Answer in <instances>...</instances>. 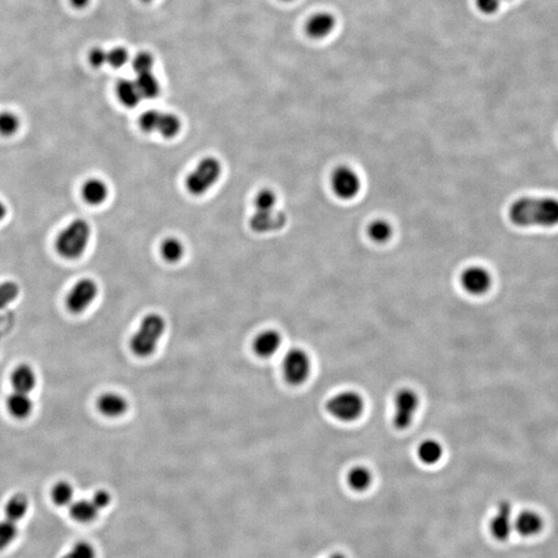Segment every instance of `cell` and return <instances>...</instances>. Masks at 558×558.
Listing matches in <instances>:
<instances>
[{
	"label": "cell",
	"instance_id": "83f0119b",
	"mask_svg": "<svg viewBox=\"0 0 558 558\" xmlns=\"http://www.w3.org/2000/svg\"><path fill=\"white\" fill-rule=\"evenodd\" d=\"M162 257L169 263H176L183 257L184 246L176 238H166L161 245Z\"/></svg>",
	"mask_w": 558,
	"mask_h": 558
},
{
	"label": "cell",
	"instance_id": "7c38bea8",
	"mask_svg": "<svg viewBox=\"0 0 558 558\" xmlns=\"http://www.w3.org/2000/svg\"><path fill=\"white\" fill-rule=\"evenodd\" d=\"M286 215L277 209L255 210L251 217L250 228L257 233L277 232L286 224Z\"/></svg>",
	"mask_w": 558,
	"mask_h": 558
},
{
	"label": "cell",
	"instance_id": "60d3db41",
	"mask_svg": "<svg viewBox=\"0 0 558 558\" xmlns=\"http://www.w3.org/2000/svg\"><path fill=\"white\" fill-rule=\"evenodd\" d=\"M6 214H8V208H6V204L0 200V222L6 219Z\"/></svg>",
	"mask_w": 558,
	"mask_h": 558
},
{
	"label": "cell",
	"instance_id": "603a6c76",
	"mask_svg": "<svg viewBox=\"0 0 558 558\" xmlns=\"http://www.w3.org/2000/svg\"><path fill=\"white\" fill-rule=\"evenodd\" d=\"M116 95L120 103L128 108H135L143 99L135 82L128 79L118 82Z\"/></svg>",
	"mask_w": 558,
	"mask_h": 558
},
{
	"label": "cell",
	"instance_id": "2e32d148",
	"mask_svg": "<svg viewBox=\"0 0 558 558\" xmlns=\"http://www.w3.org/2000/svg\"><path fill=\"white\" fill-rule=\"evenodd\" d=\"M335 25L336 21L334 16L326 12L317 13L309 18L305 26L306 33L313 39H324L331 35Z\"/></svg>",
	"mask_w": 558,
	"mask_h": 558
},
{
	"label": "cell",
	"instance_id": "1f68e13d",
	"mask_svg": "<svg viewBox=\"0 0 558 558\" xmlns=\"http://www.w3.org/2000/svg\"><path fill=\"white\" fill-rule=\"evenodd\" d=\"M19 295L20 286L17 282L10 280L0 284V310L12 304Z\"/></svg>",
	"mask_w": 558,
	"mask_h": 558
},
{
	"label": "cell",
	"instance_id": "7a4b0ae2",
	"mask_svg": "<svg viewBox=\"0 0 558 558\" xmlns=\"http://www.w3.org/2000/svg\"><path fill=\"white\" fill-rule=\"evenodd\" d=\"M90 237V224L85 219H75L57 235L54 242L55 250L63 259H79L87 250Z\"/></svg>",
	"mask_w": 558,
	"mask_h": 558
},
{
	"label": "cell",
	"instance_id": "74e56055",
	"mask_svg": "<svg viewBox=\"0 0 558 558\" xmlns=\"http://www.w3.org/2000/svg\"><path fill=\"white\" fill-rule=\"evenodd\" d=\"M475 4L482 13L491 15L499 10L500 0H475Z\"/></svg>",
	"mask_w": 558,
	"mask_h": 558
},
{
	"label": "cell",
	"instance_id": "277c9868",
	"mask_svg": "<svg viewBox=\"0 0 558 558\" xmlns=\"http://www.w3.org/2000/svg\"><path fill=\"white\" fill-rule=\"evenodd\" d=\"M326 410L334 419L344 423L357 421L365 410L361 394L353 390L341 391L327 400Z\"/></svg>",
	"mask_w": 558,
	"mask_h": 558
},
{
	"label": "cell",
	"instance_id": "8fae6325",
	"mask_svg": "<svg viewBox=\"0 0 558 558\" xmlns=\"http://www.w3.org/2000/svg\"><path fill=\"white\" fill-rule=\"evenodd\" d=\"M460 284L468 294L481 296L488 292L492 279L490 273L483 267L473 266L462 272Z\"/></svg>",
	"mask_w": 558,
	"mask_h": 558
},
{
	"label": "cell",
	"instance_id": "d6a6232c",
	"mask_svg": "<svg viewBox=\"0 0 558 558\" xmlns=\"http://www.w3.org/2000/svg\"><path fill=\"white\" fill-rule=\"evenodd\" d=\"M277 193L269 188H265L257 193L255 199V210H271V209L277 208Z\"/></svg>",
	"mask_w": 558,
	"mask_h": 558
},
{
	"label": "cell",
	"instance_id": "d6986e66",
	"mask_svg": "<svg viewBox=\"0 0 558 558\" xmlns=\"http://www.w3.org/2000/svg\"><path fill=\"white\" fill-rule=\"evenodd\" d=\"M6 404L11 416L18 420H23L30 417L33 408H35L30 395L26 393L17 392V391H14L12 394L8 395Z\"/></svg>",
	"mask_w": 558,
	"mask_h": 558
},
{
	"label": "cell",
	"instance_id": "4316f807",
	"mask_svg": "<svg viewBox=\"0 0 558 558\" xmlns=\"http://www.w3.org/2000/svg\"><path fill=\"white\" fill-rule=\"evenodd\" d=\"M74 488L66 481L57 482L51 491L53 502L59 507L70 506L74 499Z\"/></svg>",
	"mask_w": 558,
	"mask_h": 558
},
{
	"label": "cell",
	"instance_id": "44dd1931",
	"mask_svg": "<svg viewBox=\"0 0 558 558\" xmlns=\"http://www.w3.org/2000/svg\"><path fill=\"white\" fill-rule=\"evenodd\" d=\"M30 504V499L25 495L17 493L6 502L4 506V516L10 521L18 523L28 515Z\"/></svg>",
	"mask_w": 558,
	"mask_h": 558
},
{
	"label": "cell",
	"instance_id": "6da1fadb",
	"mask_svg": "<svg viewBox=\"0 0 558 558\" xmlns=\"http://www.w3.org/2000/svg\"><path fill=\"white\" fill-rule=\"evenodd\" d=\"M511 222L519 226H553L558 224V200L524 197L509 208Z\"/></svg>",
	"mask_w": 558,
	"mask_h": 558
},
{
	"label": "cell",
	"instance_id": "9a60e30c",
	"mask_svg": "<svg viewBox=\"0 0 558 558\" xmlns=\"http://www.w3.org/2000/svg\"><path fill=\"white\" fill-rule=\"evenodd\" d=\"M512 508L507 502H500L497 508V514L491 521L490 529L493 537L497 541H506L512 530V521H511Z\"/></svg>",
	"mask_w": 558,
	"mask_h": 558
},
{
	"label": "cell",
	"instance_id": "ab89813d",
	"mask_svg": "<svg viewBox=\"0 0 558 558\" xmlns=\"http://www.w3.org/2000/svg\"><path fill=\"white\" fill-rule=\"evenodd\" d=\"M70 1L74 8H78V10H83L86 6H89L91 0H70Z\"/></svg>",
	"mask_w": 558,
	"mask_h": 558
},
{
	"label": "cell",
	"instance_id": "e575fe53",
	"mask_svg": "<svg viewBox=\"0 0 558 558\" xmlns=\"http://www.w3.org/2000/svg\"><path fill=\"white\" fill-rule=\"evenodd\" d=\"M128 60H130V54L123 47H115L108 51V62L107 63L112 68H121L122 66L128 63Z\"/></svg>",
	"mask_w": 558,
	"mask_h": 558
},
{
	"label": "cell",
	"instance_id": "9c48e42d",
	"mask_svg": "<svg viewBox=\"0 0 558 558\" xmlns=\"http://www.w3.org/2000/svg\"><path fill=\"white\" fill-rule=\"evenodd\" d=\"M99 295V286L97 282L91 279L78 280L72 286L66 297V306L75 315L84 313L90 308L91 304Z\"/></svg>",
	"mask_w": 558,
	"mask_h": 558
},
{
	"label": "cell",
	"instance_id": "f546056e",
	"mask_svg": "<svg viewBox=\"0 0 558 558\" xmlns=\"http://www.w3.org/2000/svg\"><path fill=\"white\" fill-rule=\"evenodd\" d=\"M368 236L372 241L377 243H384L392 237L393 229L388 222L384 219H377L369 224Z\"/></svg>",
	"mask_w": 558,
	"mask_h": 558
},
{
	"label": "cell",
	"instance_id": "5b68a950",
	"mask_svg": "<svg viewBox=\"0 0 558 558\" xmlns=\"http://www.w3.org/2000/svg\"><path fill=\"white\" fill-rule=\"evenodd\" d=\"M222 175V164L215 157H206L188 175L186 190L193 195H203L209 191Z\"/></svg>",
	"mask_w": 558,
	"mask_h": 558
},
{
	"label": "cell",
	"instance_id": "484cf974",
	"mask_svg": "<svg viewBox=\"0 0 558 558\" xmlns=\"http://www.w3.org/2000/svg\"><path fill=\"white\" fill-rule=\"evenodd\" d=\"M135 82L140 93H141L142 99H153L159 97V92H161V85L152 72L137 75Z\"/></svg>",
	"mask_w": 558,
	"mask_h": 558
},
{
	"label": "cell",
	"instance_id": "f35d334b",
	"mask_svg": "<svg viewBox=\"0 0 558 558\" xmlns=\"http://www.w3.org/2000/svg\"><path fill=\"white\" fill-rule=\"evenodd\" d=\"M91 502L95 504V507H97L99 511L103 510V509L107 508V507L110 504V493L106 490H97V492L93 495Z\"/></svg>",
	"mask_w": 558,
	"mask_h": 558
},
{
	"label": "cell",
	"instance_id": "5bb4252c",
	"mask_svg": "<svg viewBox=\"0 0 558 558\" xmlns=\"http://www.w3.org/2000/svg\"><path fill=\"white\" fill-rule=\"evenodd\" d=\"M97 408L106 417L118 418L128 411V402L126 397L118 393L107 392L97 399Z\"/></svg>",
	"mask_w": 558,
	"mask_h": 558
},
{
	"label": "cell",
	"instance_id": "f1b7e54d",
	"mask_svg": "<svg viewBox=\"0 0 558 558\" xmlns=\"http://www.w3.org/2000/svg\"><path fill=\"white\" fill-rule=\"evenodd\" d=\"M21 120L12 111H0V135L10 138L19 132Z\"/></svg>",
	"mask_w": 558,
	"mask_h": 558
},
{
	"label": "cell",
	"instance_id": "ac0fdd59",
	"mask_svg": "<svg viewBox=\"0 0 558 558\" xmlns=\"http://www.w3.org/2000/svg\"><path fill=\"white\" fill-rule=\"evenodd\" d=\"M11 382L15 391L30 394L37 386V373L28 364H21L13 371Z\"/></svg>",
	"mask_w": 558,
	"mask_h": 558
},
{
	"label": "cell",
	"instance_id": "e0dca14e",
	"mask_svg": "<svg viewBox=\"0 0 558 558\" xmlns=\"http://www.w3.org/2000/svg\"><path fill=\"white\" fill-rule=\"evenodd\" d=\"M82 199L89 205L99 206L106 202L109 188L104 181L99 178H90L81 188Z\"/></svg>",
	"mask_w": 558,
	"mask_h": 558
},
{
	"label": "cell",
	"instance_id": "7bdbcfd3",
	"mask_svg": "<svg viewBox=\"0 0 558 558\" xmlns=\"http://www.w3.org/2000/svg\"><path fill=\"white\" fill-rule=\"evenodd\" d=\"M142 1H143V2H147V4H148V2L153 1V0H142Z\"/></svg>",
	"mask_w": 558,
	"mask_h": 558
},
{
	"label": "cell",
	"instance_id": "7402d4cb",
	"mask_svg": "<svg viewBox=\"0 0 558 558\" xmlns=\"http://www.w3.org/2000/svg\"><path fill=\"white\" fill-rule=\"evenodd\" d=\"M417 455L422 463L433 466L441 461L444 456V448L437 439H425L418 446Z\"/></svg>",
	"mask_w": 558,
	"mask_h": 558
},
{
	"label": "cell",
	"instance_id": "cb8c5ba5",
	"mask_svg": "<svg viewBox=\"0 0 558 558\" xmlns=\"http://www.w3.org/2000/svg\"><path fill=\"white\" fill-rule=\"evenodd\" d=\"M99 509L88 499H80L70 504V515L79 523L92 522L99 515Z\"/></svg>",
	"mask_w": 558,
	"mask_h": 558
},
{
	"label": "cell",
	"instance_id": "4fadbf2b",
	"mask_svg": "<svg viewBox=\"0 0 558 558\" xmlns=\"http://www.w3.org/2000/svg\"><path fill=\"white\" fill-rule=\"evenodd\" d=\"M282 344V337L279 332L273 329L264 330L257 334L253 344V352L261 358H270L279 352Z\"/></svg>",
	"mask_w": 558,
	"mask_h": 558
},
{
	"label": "cell",
	"instance_id": "d590c367",
	"mask_svg": "<svg viewBox=\"0 0 558 558\" xmlns=\"http://www.w3.org/2000/svg\"><path fill=\"white\" fill-rule=\"evenodd\" d=\"M153 64H154V59L148 52H140L133 59V71L137 75L152 72Z\"/></svg>",
	"mask_w": 558,
	"mask_h": 558
},
{
	"label": "cell",
	"instance_id": "ee69618b",
	"mask_svg": "<svg viewBox=\"0 0 558 558\" xmlns=\"http://www.w3.org/2000/svg\"><path fill=\"white\" fill-rule=\"evenodd\" d=\"M281 1L289 2V1H293V0H281Z\"/></svg>",
	"mask_w": 558,
	"mask_h": 558
},
{
	"label": "cell",
	"instance_id": "3957f363",
	"mask_svg": "<svg viewBox=\"0 0 558 558\" xmlns=\"http://www.w3.org/2000/svg\"><path fill=\"white\" fill-rule=\"evenodd\" d=\"M166 323L159 313L146 315L130 340V348L137 357L146 358L152 355L159 346Z\"/></svg>",
	"mask_w": 558,
	"mask_h": 558
},
{
	"label": "cell",
	"instance_id": "30bf717a",
	"mask_svg": "<svg viewBox=\"0 0 558 558\" xmlns=\"http://www.w3.org/2000/svg\"><path fill=\"white\" fill-rule=\"evenodd\" d=\"M331 188L339 199L353 200L361 190V179L350 166H338L331 176Z\"/></svg>",
	"mask_w": 558,
	"mask_h": 558
},
{
	"label": "cell",
	"instance_id": "4dcf8cb0",
	"mask_svg": "<svg viewBox=\"0 0 558 558\" xmlns=\"http://www.w3.org/2000/svg\"><path fill=\"white\" fill-rule=\"evenodd\" d=\"M18 523L4 518L0 521V552L11 546L19 535Z\"/></svg>",
	"mask_w": 558,
	"mask_h": 558
},
{
	"label": "cell",
	"instance_id": "b9f144b4",
	"mask_svg": "<svg viewBox=\"0 0 558 558\" xmlns=\"http://www.w3.org/2000/svg\"><path fill=\"white\" fill-rule=\"evenodd\" d=\"M329 558H346V557H344V554H341V553H334V554L331 555V557Z\"/></svg>",
	"mask_w": 558,
	"mask_h": 558
},
{
	"label": "cell",
	"instance_id": "8d00e7d4",
	"mask_svg": "<svg viewBox=\"0 0 558 558\" xmlns=\"http://www.w3.org/2000/svg\"><path fill=\"white\" fill-rule=\"evenodd\" d=\"M88 60L92 68H103L104 64L108 62V51L104 50L101 47L91 49L90 52H89Z\"/></svg>",
	"mask_w": 558,
	"mask_h": 558
},
{
	"label": "cell",
	"instance_id": "ba28073f",
	"mask_svg": "<svg viewBox=\"0 0 558 558\" xmlns=\"http://www.w3.org/2000/svg\"><path fill=\"white\" fill-rule=\"evenodd\" d=\"M140 128L146 133H159L166 139L176 137L181 130L177 115L157 110L145 111L139 118Z\"/></svg>",
	"mask_w": 558,
	"mask_h": 558
},
{
	"label": "cell",
	"instance_id": "d4e9b609",
	"mask_svg": "<svg viewBox=\"0 0 558 558\" xmlns=\"http://www.w3.org/2000/svg\"><path fill=\"white\" fill-rule=\"evenodd\" d=\"M348 486L357 492L368 490L372 484V473L365 466H353L346 477Z\"/></svg>",
	"mask_w": 558,
	"mask_h": 558
},
{
	"label": "cell",
	"instance_id": "ffe728a7",
	"mask_svg": "<svg viewBox=\"0 0 558 558\" xmlns=\"http://www.w3.org/2000/svg\"><path fill=\"white\" fill-rule=\"evenodd\" d=\"M544 521L541 516L533 511H524L515 521L516 530L523 537H533L541 533Z\"/></svg>",
	"mask_w": 558,
	"mask_h": 558
},
{
	"label": "cell",
	"instance_id": "52a82bcc",
	"mask_svg": "<svg viewBox=\"0 0 558 558\" xmlns=\"http://www.w3.org/2000/svg\"><path fill=\"white\" fill-rule=\"evenodd\" d=\"M281 368L286 381L292 386H300L308 382L310 375V357L302 348H291L282 359Z\"/></svg>",
	"mask_w": 558,
	"mask_h": 558
},
{
	"label": "cell",
	"instance_id": "8992f818",
	"mask_svg": "<svg viewBox=\"0 0 558 558\" xmlns=\"http://www.w3.org/2000/svg\"><path fill=\"white\" fill-rule=\"evenodd\" d=\"M417 393L410 388L398 390L393 400V424L398 430H406L413 424L419 410Z\"/></svg>",
	"mask_w": 558,
	"mask_h": 558
},
{
	"label": "cell",
	"instance_id": "836d02e7",
	"mask_svg": "<svg viewBox=\"0 0 558 558\" xmlns=\"http://www.w3.org/2000/svg\"><path fill=\"white\" fill-rule=\"evenodd\" d=\"M66 558H97L95 547L86 541H80L73 545Z\"/></svg>",
	"mask_w": 558,
	"mask_h": 558
}]
</instances>
